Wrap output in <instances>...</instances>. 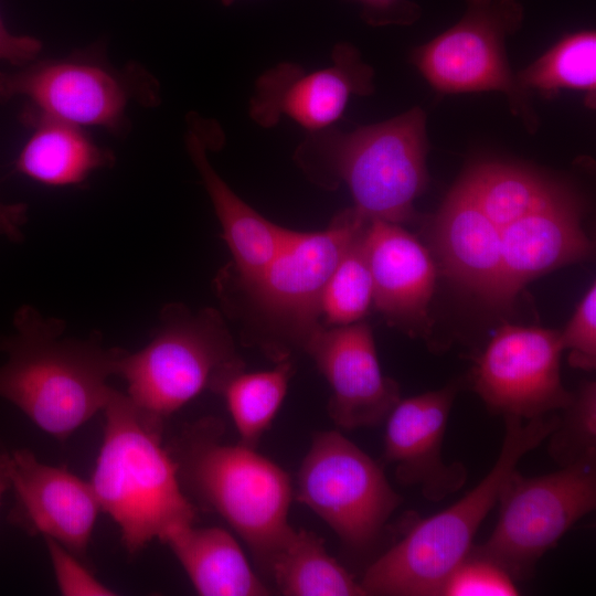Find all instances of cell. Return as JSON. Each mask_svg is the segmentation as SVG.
I'll return each instance as SVG.
<instances>
[{"instance_id":"1","label":"cell","mask_w":596,"mask_h":596,"mask_svg":"<svg viewBox=\"0 0 596 596\" xmlns=\"http://www.w3.org/2000/svg\"><path fill=\"white\" fill-rule=\"evenodd\" d=\"M64 330V321L23 306L13 316V333L0 336L7 355L0 397L60 440L104 411L115 391L107 380L126 352L104 347L98 333L66 339Z\"/></svg>"},{"instance_id":"2","label":"cell","mask_w":596,"mask_h":596,"mask_svg":"<svg viewBox=\"0 0 596 596\" xmlns=\"http://www.w3.org/2000/svg\"><path fill=\"white\" fill-rule=\"evenodd\" d=\"M426 114L416 106L350 132L332 127L307 132L294 160L313 184L336 190L344 183L353 207L368 221L403 224L428 184Z\"/></svg>"},{"instance_id":"3","label":"cell","mask_w":596,"mask_h":596,"mask_svg":"<svg viewBox=\"0 0 596 596\" xmlns=\"http://www.w3.org/2000/svg\"><path fill=\"white\" fill-rule=\"evenodd\" d=\"M557 423V412L531 419L505 416L501 449L490 471L457 502L415 522L379 556L360 581L365 595L440 596L519 461L547 439Z\"/></svg>"},{"instance_id":"4","label":"cell","mask_w":596,"mask_h":596,"mask_svg":"<svg viewBox=\"0 0 596 596\" xmlns=\"http://www.w3.org/2000/svg\"><path fill=\"white\" fill-rule=\"evenodd\" d=\"M91 485L100 510L120 530L131 555L173 529L193 524L196 509L183 492L177 465L161 445V429L128 395L114 391Z\"/></svg>"},{"instance_id":"5","label":"cell","mask_w":596,"mask_h":596,"mask_svg":"<svg viewBox=\"0 0 596 596\" xmlns=\"http://www.w3.org/2000/svg\"><path fill=\"white\" fill-rule=\"evenodd\" d=\"M221 434L215 419H201L182 430L169 453L182 489L220 514L269 572L294 531L290 478L255 448L222 443Z\"/></svg>"},{"instance_id":"6","label":"cell","mask_w":596,"mask_h":596,"mask_svg":"<svg viewBox=\"0 0 596 596\" xmlns=\"http://www.w3.org/2000/svg\"><path fill=\"white\" fill-rule=\"evenodd\" d=\"M353 206L321 231L291 230L274 259L253 281L237 286L245 296L246 320L254 341L276 361L305 350L323 326L326 284L354 236L366 224Z\"/></svg>"},{"instance_id":"7","label":"cell","mask_w":596,"mask_h":596,"mask_svg":"<svg viewBox=\"0 0 596 596\" xmlns=\"http://www.w3.org/2000/svg\"><path fill=\"white\" fill-rule=\"evenodd\" d=\"M244 369L232 334L213 308L196 312L181 304L166 306L152 340L141 350L126 351L116 375L128 397L152 425L183 407L203 390L212 391L230 374Z\"/></svg>"},{"instance_id":"8","label":"cell","mask_w":596,"mask_h":596,"mask_svg":"<svg viewBox=\"0 0 596 596\" xmlns=\"http://www.w3.org/2000/svg\"><path fill=\"white\" fill-rule=\"evenodd\" d=\"M524 9L519 0H466L461 19L416 47L411 60L440 94L499 92L529 132L539 128L531 94L512 72L507 39L520 30Z\"/></svg>"},{"instance_id":"9","label":"cell","mask_w":596,"mask_h":596,"mask_svg":"<svg viewBox=\"0 0 596 596\" xmlns=\"http://www.w3.org/2000/svg\"><path fill=\"white\" fill-rule=\"evenodd\" d=\"M498 503V522L471 554L490 560L513 579L530 576L539 560L596 508V464L561 467L535 477L517 469L508 478Z\"/></svg>"},{"instance_id":"10","label":"cell","mask_w":596,"mask_h":596,"mask_svg":"<svg viewBox=\"0 0 596 596\" xmlns=\"http://www.w3.org/2000/svg\"><path fill=\"white\" fill-rule=\"evenodd\" d=\"M296 499L358 552L371 547L402 503L382 467L337 430L315 434L298 471Z\"/></svg>"},{"instance_id":"11","label":"cell","mask_w":596,"mask_h":596,"mask_svg":"<svg viewBox=\"0 0 596 596\" xmlns=\"http://www.w3.org/2000/svg\"><path fill=\"white\" fill-rule=\"evenodd\" d=\"M563 351L560 331L501 326L476 361L472 387L490 412L503 417L558 412L574 394L562 383Z\"/></svg>"},{"instance_id":"12","label":"cell","mask_w":596,"mask_h":596,"mask_svg":"<svg viewBox=\"0 0 596 596\" xmlns=\"http://www.w3.org/2000/svg\"><path fill=\"white\" fill-rule=\"evenodd\" d=\"M374 71L360 51L348 42L336 44L329 67L306 71L290 62L265 71L254 86L248 114L263 128H272L283 117L307 132L319 131L343 115L352 96L374 93Z\"/></svg>"},{"instance_id":"13","label":"cell","mask_w":596,"mask_h":596,"mask_svg":"<svg viewBox=\"0 0 596 596\" xmlns=\"http://www.w3.org/2000/svg\"><path fill=\"white\" fill-rule=\"evenodd\" d=\"M304 351L330 386L328 414L337 426H376L385 422L401 400L398 384L381 370L373 332L366 322L322 326Z\"/></svg>"},{"instance_id":"14","label":"cell","mask_w":596,"mask_h":596,"mask_svg":"<svg viewBox=\"0 0 596 596\" xmlns=\"http://www.w3.org/2000/svg\"><path fill=\"white\" fill-rule=\"evenodd\" d=\"M128 96L117 75L81 61L42 62L0 72V102L24 97L31 103L24 120L44 117L78 127L119 129Z\"/></svg>"},{"instance_id":"15","label":"cell","mask_w":596,"mask_h":596,"mask_svg":"<svg viewBox=\"0 0 596 596\" xmlns=\"http://www.w3.org/2000/svg\"><path fill=\"white\" fill-rule=\"evenodd\" d=\"M8 473L14 492L9 521L30 535L57 541L83 558L100 511L91 482L39 461L29 449L9 454Z\"/></svg>"},{"instance_id":"16","label":"cell","mask_w":596,"mask_h":596,"mask_svg":"<svg viewBox=\"0 0 596 596\" xmlns=\"http://www.w3.org/2000/svg\"><path fill=\"white\" fill-rule=\"evenodd\" d=\"M458 392L456 383L400 400L386 417L383 459L395 465L400 483L418 487L423 497L438 502L466 483L468 471L459 461L445 462L443 441Z\"/></svg>"},{"instance_id":"17","label":"cell","mask_w":596,"mask_h":596,"mask_svg":"<svg viewBox=\"0 0 596 596\" xmlns=\"http://www.w3.org/2000/svg\"><path fill=\"white\" fill-rule=\"evenodd\" d=\"M364 247L373 285V307L413 336L430 333L428 306L436 267L426 247L402 224L370 220Z\"/></svg>"},{"instance_id":"18","label":"cell","mask_w":596,"mask_h":596,"mask_svg":"<svg viewBox=\"0 0 596 596\" xmlns=\"http://www.w3.org/2000/svg\"><path fill=\"white\" fill-rule=\"evenodd\" d=\"M581 220L582 204L574 194L500 231L502 308L511 307L529 281L590 255L593 244Z\"/></svg>"},{"instance_id":"19","label":"cell","mask_w":596,"mask_h":596,"mask_svg":"<svg viewBox=\"0 0 596 596\" xmlns=\"http://www.w3.org/2000/svg\"><path fill=\"white\" fill-rule=\"evenodd\" d=\"M434 241L451 280L488 305L502 308L501 232L460 180L435 217Z\"/></svg>"},{"instance_id":"20","label":"cell","mask_w":596,"mask_h":596,"mask_svg":"<svg viewBox=\"0 0 596 596\" xmlns=\"http://www.w3.org/2000/svg\"><path fill=\"white\" fill-rule=\"evenodd\" d=\"M204 134L192 126L187 135L189 155L196 167L233 256L236 286L255 278L274 259L291 228L273 223L241 199L212 167Z\"/></svg>"},{"instance_id":"21","label":"cell","mask_w":596,"mask_h":596,"mask_svg":"<svg viewBox=\"0 0 596 596\" xmlns=\"http://www.w3.org/2000/svg\"><path fill=\"white\" fill-rule=\"evenodd\" d=\"M163 543L169 545L199 595H270L237 541L222 528L178 526L167 534Z\"/></svg>"},{"instance_id":"22","label":"cell","mask_w":596,"mask_h":596,"mask_svg":"<svg viewBox=\"0 0 596 596\" xmlns=\"http://www.w3.org/2000/svg\"><path fill=\"white\" fill-rule=\"evenodd\" d=\"M460 181L500 231L526 214L575 194L565 184L538 171L497 161L471 166Z\"/></svg>"},{"instance_id":"23","label":"cell","mask_w":596,"mask_h":596,"mask_svg":"<svg viewBox=\"0 0 596 596\" xmlns=\"http://www.w3.org/2000/svg\"><path fill=\"white\" fill-rule=\"evenodd\" d=\"M25 121L34 131L15 168L32 180L55 187L76 184L113 161L111 155L96 146L78 126L44 117Z\"/></svg>"},{"instance_id":"24","label":"cell","mask_w":596,"mask_h":596,"mask_svg":"<svg viewBox=\"0 0 596 596\" xmlns=\"http://www.w3.org/2000/svg\"><path fill=\"white\" fill-rule=\"evenodd\" d=\"M269 573L286 596H365L360 582L327 552L323 540L302 529H294Z\"/></svg>"},{"instance_id":"25","label":"cell","mask_w":596,"mask_h":596,"mask_svg":"<svg viewBox=\"0 0 596 596\" xmlns=\"http://www.w3.org/2000/svg\"><path fill=\"white\" fill-rule=\"evenodd\" d=\"M294 373L291 361H277L270 370L226 376L214 390L223 396L241 444L255 448L268 429L286 396Z\"/></svg>"},{"instance_id":"26","label":"cell","mask_w":596,"mask_h":596,"mask_svg":"<svg viewBox=\"0 0 596 596\" xmlns=\"http://www.w3.org/2000/svg\"><path fill=\"white\" fill-rule=\"evenodd\" d=\"M519 85L545 98L562 89L585 94V103L595 108L596 32L582 30L564 35L555 45L515 74Z\"/></svg>"},{"instance_id":"27","label":"cell","mask_w":596,"mask_h":596,"mask_svg":"<svg viewBox=\"0 0 596 596\" xmlns=\"http://www.w3.org/2000/svg\"><path fill=\"white\" fill-rule=\"evenodd\" d=\"M365 225L354 236L326 284L321 298L324 327L361 321L373 306L372 277L364 247Z\"/></svg>"},{"instance_id":"28","label":"cell","mask_w":596,"mask_h":596,"mask_svg":"<svg viewBox=\"0 0 596 596\" xmlns=\"http://www.w3.org/2000/svg\"><path fill=\"white\" fill-rule=\"evenodd\" d=\"M549 435V455L560 467L596 464V383L584 381L562 408Z\"/></svg>"},{"instance_id":"29","label":"cell","mask_w":596,"mask_h":596,"mask_svg":"<svg viewBox=\"0 0 596 596\" xmlns=\"http://www.w3.org/2000/svg\"><path fill=\"white\" fill-rule=\"evenodd\" d=\"M513 577L501 566L469 553L450 573L440 596H515Z\"/></svg>"},{"instance_id":"30","label":"cell","mask_w":596,"mask_h":596,"mask_svg":"<svg viewBox=\"0 0 596 596\" xmlns=\"http://www.w3.org/2000/svg\"><path fill=\"white\" fill-rule=\"evenodd\" d=\"M572 368L594 371L596 368V286L590 285L565 329L560 331Z\"/></svg>"},{"instance_id":"31","label":"cell","mask_w":596,"mask_h":596,"mask_svg":"<svg viewBox=\"0 0 596 596\" xmlns=\"http://www.w3.org/2000/svg\"><path fill=\"white\" fill-rule=\"evenodd\" d=\"M57 587L65 596H111L116 593L100 583L78 557L57 541L44 538Z\"/></svg>"},{"instance_id":"32","label":"cell","mask_w":596,"mask_h":596,"mask_svg":"<svg viewBox=\"0 0 596 596\" xmlns=\"http://www.w3.org/2000/svg\"><path fill=\"white\" fill-rule=\"evenodd\" d=\"M362 20L372 26L411 25L419 20L421 7L412 0H356Z\"/></svg>"},{"instance_id":"33","label":"cell","mask_w":596,"mask_h":596,"mask_svg":"<svg viewBox=\"0 0 596 596\" xmlns=\"http://www.w3.org/2000/svg\"><path fill=\"white\" fill-rule=\"evenodd\" d=\"M41 46V42L33 36L12 34L0 15V61L24 65L38 55Z\"/></svg>"},{"instance_id":"34","label":"cell","mask_w":596,"mask_h":596,"mask_svg":"<svg viewBox=\"0 0 596 596\" xmlns=\"http://www.w3.org/2000/svg\"><path fill=\"white\" fill-rule=\"evenodd\" d=\"M26 222V206L22 203H3L0 200V236L12 242L22 240V227Z\"/></svg>"},{"instance_id":"35","label":"cell","mask_w":596,"mask_h":596,"mask_svg":"<svg viewBox=\"0 0 596 596\" xmlns=\"http://www.w3.org/2000/svg\"><path fill=\"white\" fill-rule=\"evenodd\" d=\"M8 457L9 454L0 449V502L4 491L10 487Z\"/></svg>"},{"instance_id":"36","label":"cell","mask_w":596,"mask_h":596,"mask_svg":"<svg viewBox=\"0 0 596 596\" xmlns=\"http://www.w3.org/2000/svg\"><path fill=\"white\" fill-rule=\"evenodd\" d=\"M235 0H221V2L223 3V6L225 7H230L231 4H233Z\"/></svg>"}]
</instances>
